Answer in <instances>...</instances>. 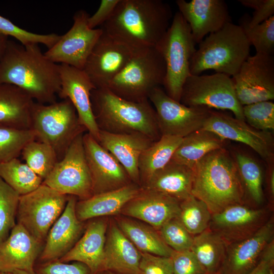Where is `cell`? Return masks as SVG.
Segmentation results:
<instances>
[{
    "instance_id": "20",
    "label": "cell",
    "mask_w": 274,
    "mask_h": 274,
    "mask_svg": "<svg viewBox=\"0 0 274 274\" xmlns=\"http://www.w3.org/2000/svg\"><path fill=\"white\" fill-rule=\"evenodd\" d=\"M274 220H268L254 234L227 246L218 274H249L256 266L267 246L273 240Z\"/></svg>"
},
{
    "instance_id": "47",
    "label": "cell",
    "mask_w": 274,
    "mask_h": 274,
    "mask_svg": "<svg viewBox=\"0 0 274 274\" xmlns=\"http://www.w3.org/2000/svg\"><path fill=\"white\" fill-rule=\"evenodd\" d=\"M139 271L140 274H174L172 258L142 253Z\"/></svg>"
},
{
    "instance_id": "18",
    "label": "cell",
    "mask_w": 274,
    "mask_h": 274,
    "mask_svg": "<svg viewBox=\"0 0 274 274\" xmlns=\"http://www.w3.org/2000/svg\"><path fill=\"white\" fill-rule=\"evenodd\" d=\"M202 128L213 132L225 141L230 140L243 143L266 160L273 156L271 133L256 129L245 121L211 110Z\"/></svg>"
},
{
    "instance_id": "54",
    "label": "cell",
    "mask_w": 274,
    "mask_h": 274,
    "mask_svg": "<svg viewBox=\"0 0 274 274\" xmlns=\"http://www.w3.org/2000/svg\"><path fill=\"white\" fill-rule=\"evenodd\" d=\"M97 274H121V273H117V272H113V271H102L100 272H99Z\"/></svg>"
},
{
    "instance_id": "2",
    "label": "cell",
    "mask_w": 274,
    "mask_h": 274,
    "mask_svg": "<svg viewBox=\"0 0 274 274\" xmlns=\"http://www.w3.org/2000/svg\"><path fill=\"white\" fill-rule=\"evenodd\" d=\"M171 7L161 0H119L101 28L134 51L155 47L168 29Z\"/></svg>"
},
{
    "instance_id": "17",
    "label": "cell",
    "mask_w": 274,
    "mask_h": 274,
    "mask_svg": "<svg viewBox=\"0 0 274 274\" xmlns=\"http://www.w3.org/2000/svg\"><path fill=\"white\" fill-rule=\"evenodd\" d=\"M83 143L93 195L117 190L132 182L122 165L88 132L83 134Z\"/></svg>"
},
{
    "instance_id": "22",
    "label": "cell",
    "mask_w": 274,
    "mask_h": 274,
    "mask_svg": "<svg viewBox=\"0 0 274 274\" xmlns=\"http://www.w3.org/2000/svg\"><path fill=\"white\" fill-rule=\"evenodd\" d=\"M180 202L162 193L142 188L139 194L128 201L121 212L138 219L159 230L169 220L178 218Z\"/></svg>"
},
{
    "instance_id": "46",
    "label": "cell",
    "mask_w": 274,
    "mask_h": 274,
    "mask_svg": "<svg viewBox=\"0 0 274 274\" xmlns=\"http://www.w3.org/2000/svg\"><path fill=\"white\" fill-rule=\"evenodd\" d=\"M170 257L174 274H207L190 250L182 252L173 251Z\"/></svg>"
},
{
    "instance_id": "10",
    "label": "cell",
    "mask_w": 274,
    "mask_h": 274,
    "mask_svg": "<svg viewBox=\"0 0 274 274\" xmlns=\"http://www.w3.org/2000/svg\"><path fill=\"white\" fill-rule=\"evenodd\" d=\"M68 198V195L42 183L35 190L20 195L16 214L17 223L42 243L63 212Z\"/></svg>"
},
{
    "instance_id": "26",
    "label": "cell",
    "mask_w": 274,
    "mask_h": 274,
    "mask_svg": "<svg viewBox=\"0 0 274 274\" xmlns=\"http://www.w3.org/2000/svg\"><path fill=\"white\" fill-rule=\"evenodd\" d=\"M107 223L97 219L90 222L83 235L58 260L79 262L86 265L91 274L101 272L106 238Z\"/></svg>"
},
{
    "instance_id": "41",
    "label": "cell",
    "mask_w": 274,
    "mask_h": 274,
    "mask_svg": "<svg viewBox=\"0 0 274 274\" xmlns=\"http://www.w3.org/2000/svg\"><path fill=\"white\" fill-rule=\"evenodd\" d=\"M20 195L0 177V244L15 225Z\"/></svg>"
},
{
    "instance_id": "5",
    "label": "cell",
    "mask_w": 274,
    "mask_h": 274,
    "mask_svg": "<svg viewBox=\"0 0 274 274\" xmlns=\"http://www.w3.org/2000/svg\"><path fill=\"white\" fill-rule=\"evenodd\" d=\"M250 46L242 28L228 22L199 43L191 60L190 74L213 70L233 77L250 56Z\"/></svg>"
},
{
    "instance_id": "38",
    "label": "cell",
    "mask_w": 274,
    "mask_h": 274,
    "mask_svg": "<svg viewBox=\"0 0 274 274\" xmlns=\"http://www.w3.org/2000/svg\"><path fill=\"white\" fill-rule=\"evenodd\" d=\"M249 15L245 14L239 19L238 24L243 30L250 45L256 53L273 55L274 51V15L264 22L253 26L249 25Z\"/></svg>"
},
{
    "instance_id": "35",
    "label": "cell",
    "mask_w": 274,
    "mask_h": 274,
    "mask_svg": "<svg viewBox=\"0 0 274 274\" xmlns=\"http://www.w3.org/2000/svg\"><path fill=\"white\" fill-rule=\"evenodd\" d=\"M0 177L19 195L35 190L43 181L18 158L0 164Z\"/></svg>"
},
{
    "instance_id": "33",
    "label": "cell",
    "mask_w": 274,
    "mask_h": 274,
    "mask_svg": "<svg viewBox=\"0 0 274 274\" xmlns=\"http://www.w3.org/2000/svg\"><path fill=\"white\" fill-rule=\"evenodd\" d=\"M117 226L141 253L170 257L173 250L153 227L131 219L120 218Z\"/></svg>"
},
{
    "instance_id": "27",
    "label": "cell",
    "mask_w": 274,
    "mask_h": 274,
    "mask_svg": "<svg viewBox=\"0 0 274 274\" xmlns=\"http://www.w3.org/2000/svg\"><path fill=\"white\" fill-rule=\"evenodd\" d=\"M107 233L101 271L140 274L142 256L117 225L112 223Z\"/></svg>"
},
{
    "instance_id": "24",
    "label": "cell",
    "mask_w": 274,
    "mask_h": 274,
    "mask_svg": "<svg viewBox=\"0 0 274 274\" xmlns=\"http://www.w3.org/2000/svg\"><path fill=\"white\" fill-rule=\"evenodd\" d=\"M42 244L17 223L0 244V271L20 269L35 274V263Z\"/></svg>"
},
{
    "instance_id": "6",
    "label": "cell",
    "mask_w": 274,
    "mask_h": 274,
    "mask_svg": "<svg viewBox=\"0 0 274 274\" xmlns=\"http://www.w3.org/2000/svg\"><path fill=\"white\" fill-rule=\"evenodd\" d=\"M36 140L50 146L58 161L64 157L74 140L86 129L79 120L68 99L50 104L35 102L31 114V127Z\"/></svg>"
},
{
    "instance_id": "34",
    "label": "cell",
    "mask_w": 274,
    "mask_h": 274,
    "mask_svg": "<svg viewBox=\"0 0 274 274\" xmlns=\"http://www.w3.org/2000/svg\"><path fill=\"white\" fill-rule=\"evenodd\" d=\"M227 244L209 228L193 236L190 250L207 274H218L224 259Z\"/></svg>"
},
{
    "instance_id": "1",
    "label": "cell",
    "mask_w": 274,
    "mask_h": 274,
    "mask_svg": "<svg viewBox=\"0 0 274 274\" xmlns=\"http://www.w3.org/2000/svg\"><path fill=\"white\" fill-rule=\"evenodd\" d=\"M0 84L19 87L37 102L52 104L60 89L59 64L38 44L24 46L9 40L0 59Z\"/></svg>"
},
{
    "instance_id": "16",
    "label": "cell",
    "mask_w": 274,
    "mask_h": 274,
    "mask_svg": "<svg viewBox=\"0 0 274 274\" xmlns=\"http://www.w3.org/2000/svg\"><path fill=\"white\" fill-rule=\"evenodd\" d=\"M270 217L267 209L235 204L212 214L208 228L228 245L252 235Z\"/></svg>"
},
{
    "instance_id": "53",
    "label": "cell",
    "mask_w": 274,
    "mask_h": 274,
    "mask_svg": "<svg viewBox=\"0 0 274 274\" xmlns=\"http://www.w3.org/2000/svg\"><path fill=\"white\" fill-rule=\"evenodd\" d=\"M269 191L271 197H273L274 195V172L273 170L271 171L269 180Z\"/></svg>"
},
{
    "instance_id": "29",
    "label": "cell",
    "mask_w": 274,
    "mask_h": 274,
    "mask_svg": "<svg viewBox=\"0 0 274 274\" xmlns=\"http://www.w3.org/2000/svg\"><path fill=\"white\" fill-rule=\"evenodd\" d=\"M192 168L170 160L142 187L169 196L180 202L192 195Z\"/></svg>"
},
{
    "instance_id": "21",
    "label": "cell",
    "mask_w": 274,
    "mask_h": 274,
    "mask_svg": "<svg viewBox=\"0 0 274 274\" xmlns=\"http://www.w3.org/2000/svg\"><path fill=\"white\" fill-rule=\"evenodd\" d=\"M176 3L196 44L231 22L228 6L223 0H178Z\"/></svg>"
},
{
    "instance_id": "42",
    "label": "cell",
    "mask_w": 274,
    "mask_h": 274,
    "mask_svg": "<svg viewBox=\"0 0 274 274\" xmlns=\"http://www.w3.org/2000/svg\"><path fill=\"white\" fill-rule=\"evenodd\" d=\"M0 34L11 36L26 46L32 44H43L48 49L52 47L59 40L60 35L56 33L38 34L20 28L6 17L0 15Z\"/></svg>"
},
{
    "instance_id": "30",
    "label": "cell",
    "mask_w": 274,
    "mask_h": 274,
    "mask_svg": "<svg viewBox=\"0 0 274 274\" xmlns=\"http://www.w3.org/2000/svg\"><path fill=\"white\" fill-rule=\"evenodd\" d=\"M34 102L19 87L0 84V124L20 129H30Z\"/></svg>"
},
{
    "instance_id": "36",
    "label": "cell",
    "mask_w": 274,
    "mask_h": 274,
    "mask_svg": "<svg viewBox=\"0 0 274 274\" xmlns=\"http://www.w3.org/2000/svg\"><path fill=\"white\" fill-rule=\"evenodd\" d=\"M20 155L26 164L43 180L58 161L55 151L50 146L36 140L26 144Z\"/></svg>"
},
{
    "instance_id": "3",
    "label": "cell",
    "mask_w": 274,
    "mask_h": 274,
    "mask_svg": "<svg viewBox=\"0 0 274 274\" xmlns=\"http://www.w3.org/2000/svg\"><path fill=\"white\" fill-rule=\"evenodd\" d=\"M191 194L203 201L212 214L244 204L245 189L234 159L223 148L214 150L194 166Z\"/></svg>"
},
{
    "instance_id": "15",
    "label": "cell",
    "mask_w": 274,
    "mask_h": 274,
    "mask_svg": "<svg viewBox=\"0 0 274 274\" xmlns=\"http://www.w3.org/2000/svg\"><path fill=\"white\" fill-rule=\"evenodd\" d=\"M134 52L102 30L83 70L95 88L107 87L127 64Z\"/></svg>"
},
{
    "instance_id": "8",
    "label": "cell",
    "mask_w": 274,
    "mask_h": 274,
    "mask_svg": "<svg viewBox=\"0 0 274 274\" xmlns=\"http://www.w3.org/2000/svg\"><path fill=\"white\" fill-rule=\"evenodd\" d=\"M195 45L188 24L178 12L156 46L165 64L166 74L163 85L165 92L179 102L183 85L191 75L190 62L196 50Z\"/></svg>"
},
{
    "instance_id": "48",
    "label": "cell",
    "mask_w": 274,
    "mask_h": 274,
    "mask_svg": "<svg viewBox=\"0 0 274 274\" xmlns=\"http://www.w3.org/2000/svg\"><path fill=\"white\" fill-rule=\"evenodd\" d=\"M244 6L254 10L252 17L249 15L248 23L253 26L267 20L274 14L273 0H239Z\"/></svg>"
},
{
    "instance_id": "44",
    "label": "cell",
    "mask_w": 274,
    "mask_h": 274,
    "mask_svg": "<svg viewBox=\"0 0 274 274\" xmlns=\"http://www.w3.org/2000/svg\"><path fill=\"white\" fill-rule=\"evenodd\" d=\"M158 231L164 243L173 251L182 252L191 249L193 236L187 230L178 218L167 221Z\"/></svg>"
},
{
    "instance_id": "39",
    "label": "cell",
    "mask_w": 274,
    "mask_h": 274,
    "mask_svg": "<svg viewBox=\"0 0 274 274\" xmlns=\"http://www.w3.org/2000/svg\"><path fill=\"white\" fill-rule=\"evenodd\" d=\"M245 191L252 200L260 204L263 200L262 172L258 163L252 158L236 153L234 159Z\"/></svg>"
},
{
    "instance_id": "51",
    "label": "cell",
    "mask_w": 274,
    "mask_h": 274,
    "mask_svg": "<svg viewBox=\"0 0 274 274\" xmlns=\"http://www.w3.org/2000/svg\"><path fill=\"white\" fill-rule=\"evenodd\" d=\"M8 40V37L0 34V59L5 50Z\"/></svg>"
},
{
    "instance_id": "11",
    "label": "cell",
    "mask_w": 274,
    "mask_h": 274,
    "mask_svg": "<svg viewBox=\"0 0 274 274\" xmlns=\"http://www.w3.org/2000/svg\"><path fill=\"white\" fill-rule=\"evenodd\" d=\"M84 133L74 140L63 158L42 183L62 194L81 200L93 195L91 177L83 143Z\"/></svg>"
},
{
    "instance_id": "7",
    "label": "cell",
    "mask_w": 274,
    "mask_h": 274,
    "mask_svg": "<svg viewBox=\"0 0 274 274\" xmlns=\"http://www.w3.org/2000/svg\"><path fill=\"white\" fill-rule=\"evenodd\" d=\"M165 74V62L157 48H146L134 52L106 88L125 100L141 101L148 99L153 89L163 85Z\"/></svg>"
},
{
    "instance_id": "37",
    "label": "cell",
    "mask_w": 274,
    "mask_h": 274,
    "mask_svg": "<svg viewBox=\"0 0 274 274\" xmlns=\"http://www.w3.org/2000/svg\"><path fill=\"white\" fill-rule=\"evenodd\" d=\"M180 207L178 218L191 235L199 234L208 228L212 214L203 201L191 195L180 202Z\"/></svg>"
},
{
    "instance_id": "32",
    "label": "cell",
    "mask_w": 274,
    "mask_h": 274,
    "mask_svg": "<svg viewBox=\"0 0 274 274\" xmlns=\"http://www.w3.org/2000/svg\"><path fill=\"white\" fill-rule=\"evenodd\" d=\"M182 140L180 137L161 135L142 153L138 163L142 188L169 162Z\"/></svg>"
},
{
    "instance_id": "43",
    "label": "cell",
    "mask_w": 274,
    "mask_h": 274,
    "mask_svg": "<svg viewBox=\"0 0 274 274\" xmlns=\"http://www.w3.org/2000/svg\"><path fill=\"white\" fill-rule=\"evenodd\" d=\"M245 121L254 128L265 131L274 129V104L262 101L243 106Z\"/></svg>"
},
{
    "instance_id": "23",
    "label": "cell",
    "mask_w": 274,
    "mask_h": 274,
    "mask_svg": "<svg viewBox=\"0 0 274 274\" xmlns=\"http://www.w3.org/2000/svg\"><path fill=\"white\" fill-rule=\"evenodd\" d=\"M76 197L68 196L65 207L49 230L40 254L42 262L59 260L76 244L83 229L76 213Z\"/></svg>"
},
{
    "instance_id": "12",
    "label": "cell",
    "mask_w": 274,
    "mask_h": 274,
    "mask_svg": "<svg viewBox=\"0 0 274 274\" xmlns=\"http://www.w3.org/2000/svg\"><path fill=\"white\" fill-rule=\"evenodd\" d=\"M148 99L154 106L161 136L183 138L202 128L211 110L186 106L172 98L160 87L151 91Z\"/></svg>"
},
{
    "instance_id": "9",
    "label": "cell",
    "mask_w": 274,
    "mask_h": 274,
    "mask_svg": "<svg viewBox=\"0 0 274 274\" xmlns=\"http://www.w3.org/2000/svg\"><path fill=\"white\" fill-rule=\"evenodd\" d=\"M180 102L188 107L229 110L245 121L232 78L224 74L191 75L183 85Z\"/></svg>"
},
{
    "instance_id": "13",
    "label": "cell",
    "mask_w": 274,
    "mask_h": 274,
    "mask_svg": "<svg viewBox=\"0 0 274 274\" xmlns=\"http://www.w3.org/2000/svg\"><path fill=\"white\" fill-rule=\"evenodd\" d=\"M231 78L242 106L274 99L272 55L256 53L249 56Z\"/></svg>"
},
{
    "instance_id": "31",
    "label": "cell",
    "mask_w": 274,
    "mask_h": 274,
    "mask_svg": "<svg viewBox=\"0 0 274 274\" xmlns=\"http://www.w3.org/2000/svg\"><path fill=\"white\" fill-rule=\"evenodd\" d=\"M224 142L216 133L202 128L182 138L171 160L193 168L207 154L223 148Z\"/></svg>"
},
{
    "instance_id": "4",
    "label": "cell",
    "mask_w": 274,
    "mask_h": 274,
    "mask_svg": "<svg viewBox=\"0 0 274 274\" xmlns=\"http://www.w3.org/2000/svg\"><path fill=\"white\" fill-rule=\"evenodd\" d=\"M90 99L99 130L116 134L140 133L154 141L161 137L156 113L148 99L127 100L106 87L93 89Z\"/></svg>"
},
{
    "instance_id": "50",
    "label": "cell",
    "mask_w": 274,
    "mask_h": 274,
    "mask_svg": "<svg viewBox=\"0 0 274 274\" xmlns=\"http://www.w3.org/2000/svg\"><path fill=\"white\" fill-rule=\"evenodd\" d=\"M274 239L264 249L255 268L249 274H274Z\"/></svg>"
},
{
    "instance_id": "49",
    "label": "cell",
    "mask_w": 274,
    "mask_h": 274,
    "mask_svg": "<svg viewBox=\"0 0 274 274\" xmlns=\"http://www.w3.org/2000/svg\"><path fill=\"white\" fill-rule=\"evenodd\" d=\"M119 0H102L96 12L89 16L88 25L91 29L102 25L110 17Z\"/></svg>"
},
{
    "instance_id": "14",
    "label": "cell",
    "mask_w": 274,
    "mask_h": 274,
    "mask_svg": "<svg viewBox=\"0 0 274 274\" xmlns=\"http://www.w3.org/2000/svg\"><path fill=\"white\" fill-rule=\"evenodd\" d=\"M89 15L85 10L76 12L73 24L57 42L44 53L57 64H65L83 70L87 59L101 35V28L91 29L87 23Z\"/></svg>"
},
{
    "instance_id": "45",
    "label": "cell",
    "mask_w": 274,
    "mask_h": 274,
    "mask_svg": "<svg viewBox=\"0 0 274 274\" xmlns=\"http://www.w3.org/2000/svg\"><path fill=\"white\" fill-rule=\"evenodd\" d=\"M35 274H91L88 267L79 262H62L58 260L35 266Z\"/></svg>"
},
{
    "instance_id": "40",
    "label": "cell",
    "mask_w": 274,
    "mask_h": 274,
    "mask_svg": "<svg viewBox=\"0 0 274 274\" xmlns=\"http://www.w3.org/2000/svg\"><path fill=\"white\" fill-rule=\"evenodd\" d=\"M35 140L31 129H20L0 124V164L18 158L25 145Z\"/></svg>"
},
{
    "instance_id": "28",
    "label": "cell",
    "mask_w": 274,
    "mask_h": 274,
    "mask_svg": "<svg viewBox=\"0 0 274 274\" xmlns=\"http://www.w3.org/2000/svg\"><path fill=\"white\" fill-rule=\"evenodd\" d=\"M142 187L133 182L117 190L93 195L81 200L76 205L78 219H89L117 214L130 200L136 196Z\"/></svg>"
},
{
    "instance_id": "19",
    "label": "cell",
    "mask_w": 274,
    "mask_h": 274,
    "mask_svg": "<svg viewBox=\"0 0 274 274\" xmlns=\"http://www.w3.org/2000/svg\"><path fill=\"white\" fill-rule=\"evenodd\" d=\"M58 64L61 86L58 96L71 101L80 124L97 141L99 129L90 99L91 92L95 87L83 70L65 64Z\"/></svg>"
},
{
    "instance_id": "25",
    "label": "cell",
    "mask_w": 274,
    "mask_h": 274,
    "mask_svg": "<svg viewBox=\"0 0 274 274\" xmlns=\"http://www.w3.org/2000/svg\"><path fill=\"white\" fill-rule=\"evenodd\" d=\"M97 142L122 165L131 181L140 186L139 160L155 141L140 133L116 134L99 130Z\"/></svg>"
},
{
    "instance_id": "52",
    "label": "cell",
    "mask_w": 274,
    "mask_h": 274,
    "mask_svg": "<svg viewBox=\"0 0 274 274\" xmlns=\"http://www.w3.org/2000/svg\"><path fill=\"white\" fill-rule=\"evenodd\" d=\"M0 274H32L28 271L20 269L0 271Z\"/></svg>"
}]
</instances>
